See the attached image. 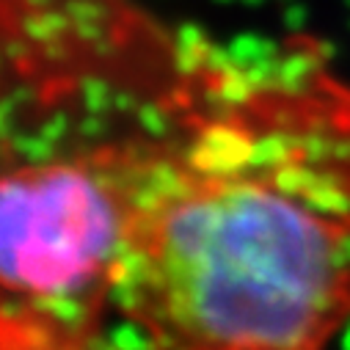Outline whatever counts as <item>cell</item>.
I'll list each match as a JSON object with an SVG mask.
<instances>
[{
    "label": "cell",
    "instance_id": "6da1fadb",
    "mask_svg": "<svg viewBox=\"0 0 350 350\" xmlns=\"http://www.w3.org/2000/svg\"><path fill=\"white\" fill-rule=\"evenodd\" d=\"M146 350H334L350 325V66L293 33L215 42L124 240Z\"/></svg>",
    "mask_w": 350,
    "mask_h": 350
},
{
    "label": "cell",
    "instance_id": "7a4b0ae2",
    "mask_svg": "<svg viewBox=\"0 0 350 350\" xmlns=\"http://www.w3.org/2000/svg\"><path fill=\"white\" fill-rule=\"evenodd\" d=\"M215 42L135 0H0V342H85Z\"/></svg>",
    "mask_w": 350,
    "mask_h": 350
}]
</instances>
